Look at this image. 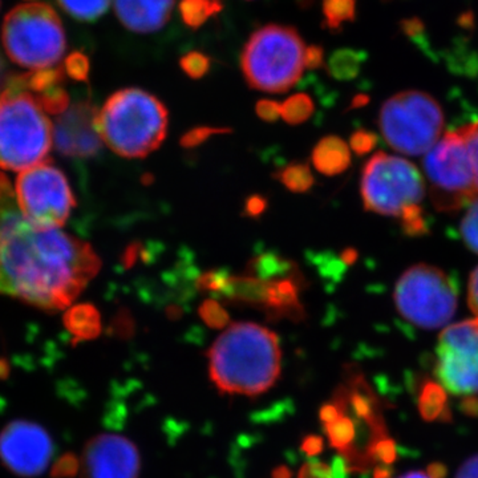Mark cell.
I'll return each instance as SVG.
<instances>
[{
    "label": "cell",
    "instance_id": "6da1fadb",
    "mask_svg": "<svg viewBox=\"0 0 478 478\" xmlns=\"http://www.w3.org/2000/svg\"><path fill=\"white\" fill-rule=\"evenodd\" d=\"M100 267L88 243L29 223L10 181L0 173V296L59 312L80 296Z\"/></svg>",
    "mask_w": 478,
    "mask_h": 478
},
{
    "label": "cell",
    "instance_id": "7a4b0ae2",
    "mask_svg": "<svg viewBox=\"0 0 478 478\" xmlns=\"http://www.w3.org/2000/svg\"><path fill=\"white\" fill-rule=\"evenodd\" d=\"M209 372L221 393L254 398L277 383L282 366L280 339L261 324H231L210 348Z\"/></svg>",
    "mask_w": 478,
    "mask_h": 478
},
{
    "label": "cell",
    "instance_id": "3957f363",
    "mask_svg": "<svg viewBox=\"0 0 478 478\" xmlns=\"http://www.w3.org/2000/svg\"><path fill=\"white\" fill-rule=\"evenodd\" d=\"M102 142L124 158H144L166 137L169 112L155 94L140 88L115 92L97 113Z\"/></svg>",
    "mask_w": 478,
    "mask_h": 478
},
{
    "label": "cell",
    "instance_id": "277c9868",
    "mask_svg": "<svg viewBox=\"0 0 478 478\" xmlns=\"http://www.w3.org/2000/svg\"><path fill=\"white\" fill-rule=\"evenodd\" d=\"M426 185L417 167L398 156L377 152L363 169L361 198L369 212L396 218L405 233L426 231L423 204Z\"/></svg>",
    "mask_w": 478,
    "mask_h": 478
},
{
    "label": "cell",
    "instance_id": "5b68a950",
    "mask_svg": "<svg viewBox=\"0 0 478 478\" xmlns=\"http://www.w3.org/2000/svg\"><path fill=\"white\" fill-rule=\"evenodd\" d=\"M306 43L298 29L264 24L248 36L240 53V69L248 86L266 93H285L306 69Z\"/></svg>",
    "mask_w": 478,
    "mask_h": 478
},
{
    "label": "cell",
    "instance_id": "8992f818",
    "mask_svg": "<svg viewBox=\"0 0 478 478\" xmlns=\"http://www.w3.org/2000/svg\"><path fill=\"white\" fill-rule=\"evenodd\" d=\"M2 42L11 61L32 71L53 69L67 50L61 18L42 2L12 8L3 20Z\"/></svg>",
    "mask_w": 478,
    "mask_h": 478
},
{
    "label": "cell",
    "instance_id": "52a82bcc",
    "mask_svg": "<svg viewBox=\"0 0 478 478\" xmlns=\"http://www.w3.org/2000/svg\"><path fill=\"white\" fill-rule=\"evenodd\" d=\"M0 93V169L23 172L45 161L53 145V124L35 94Z\"/></svg>",
    "mask_w": 478,
    "mask_h": 478
},
{
    "label": "cell",
    "instance_id": "ba28073f",
    "mask_svg": "<svg viewBox=\"0 0 478 478\" xmlns=\"http://www.w3.org/2000/svg\"><path fill=\"white\" fill-rule=\"evenodd\" d=\"M379 128L383 139L396 152L426 155L442 139L444 113L425 92H400L380 108Z\"/></svg>",
    "mask_w": 478,
    "mask_h": 478
},
{
    "label": "cell",
    "instance_id": "9c48e42d",
    "mask_svg": "<svg viewBox=\"0 0 478 478\" xmlns=\"http://www.w3.org/2000/svg\"><path fill=\"white\" fill-rule=\"evenodd\" d=\"M432 204L442 213L458 212L478 198L474 159L463 128L448 132L425 155Z\"/></svg>",
    "mask_w": 478,
    "mask_h": 478
},
{
    "label": "cell",
    "instance_id": "30bf717a",
    "mask_svg": "<svg viewBox=\"0 0 478 478\" xmlns=\"http://www.w3.org/2000/svg\"><path fill=\"white\" fill-rule=\"evenodd\" d=\"M396 309L405 320L418 328L447 326L458 310V291L450 278L439 267L416 264L396 283Z\"/></svg>",
    "mask_w": 478,
    "mask_h": 478
},
{
    "label": "cell",
    "instance_id": "8fae6325",
    "mask_svg": "<svg viewBox=\"0 0 478 478\" xmlns=\"http://www.w3.org/2000/svg\"><path fill=\"white\" fill-rule=\"evenodd\" d=\"M15 196L24 217L45 231L61 228L75 207V197L66 175L50 161L20 172Z\"/></svg>",
    "mask_w": 478,
    "mask_h": 478
},
{
    "label": "cell",
    "instance_id": "7c38bea8",
    "mask_svg": "<svg viewBox=\"0 0 478 478\" xmlns=\"http://www.w3.org/2000/svg\"><path fill=\"white\" fill-rule=\"evenodd\" d=\"M437 379L453 395L478 393V318L447 327L436 347Z\"/></svg>",
    "mask_w": 478,
    "mask_h": 478
},
{
    "label": "cell",
    "instance_id": "4fadbf2b",
    "mask_svg": "<svg viewBox=\"0 0 478 478\" xmlns=\"http://www.w3.org/2000/svg\"><path fill=\"white\" fill-rule=\"evenodd\" d=\"M53 455V440L37 424L16 420L0 432V460L16 476H40Z\"/></svg>",
    "mask_w": 478,
    "mask_h": 478
},
{
    "label": "cell",
    "instance_id": "5bb4252c",
    "mask_svg": "<svg viewBox=\"0 0 478 478\" xmlns=\"http://www.w3.org/2000/svg\"><path fill=\"white\" fill-rule=\"evenodd\" d=\"M80 471L81 478H139V450L126 437L100 434L85 445Z\"/></svg>",
    "mask_w": 478,
    "mask_h": 478
},
{
    "label": "cell",
    "instance_id": "9a60e30c",
    "mask_svg": "<svg viewBox=\"0 0 478 478\" xmlns=\"http://www.w3.org/2000/svg\"><path fill=\"white\" fill-rule=\"evenodd\" d=\"M97 113L99 110L93 104L80 101L59 115L53 128V142L63 155L88 158L101 150Z\"/></svg>",
    "mask_w": 478,
    "mask_h": 478
},
{
    "label": "cell",
    "instance_id": "2e32d148",
    "mask_svg": "<svg viewBox=\"0 0 478 478\" xmlns=\"http://www.w3.org/2000/svg\"><path fill=\"white\" fill-rule=\"evenodd\" d=\"M174 0H115L118 20L136 34L158 32L169 21Z\"/></svg>",
    "mask_w": 478,
    "mask_h": 478
},
{
    "label": "cell",
    "instance_id": "e0dca14e",
    "mask_svg": "<svg viewBox=\"0 0 478 478\" xmlns=\"http://www.w3.org/2000/svg\"><path fill=\"white\" fill-rule=\"evenodd\" d=\"M304 278H280L270 280L269 296L263 312L271 320L291 319L294 321L302 320L306 317L304 306L299 301V290Z\"/></svg>",
    "mask_w": 478,
    "mask_h": 478
},
{
    "label": "cell",
    "instance_id": "ac0fdd59",
    "mask_svg": "<svg viewBox=\"0 0 478 478\" xmlns=\"http://www.w3.org/2000/svg\"><path fill=\"white\" fill-rule=\"evenodd\" d=\"M312 164L321 174H340V173L345 172L350 167V148L339 137H324L314 148Z\"/></svg>",
    "mask_w": 478,
    "mask_h": 478
},
{
    "label": "cell",
    "instance_id": "d6986e66",
    "mask_svg": "<svg viewBox=\"0 0 478 478\" xmlns=\"http://www.w3.org/2000/svg\"><path fill=\"white\" fill-rule=\"evenodd\" d=\"M269 296V282L258 278L245 275V277L229 278L228 288L221 299L245 304L254 309L263 310Z\"/></svg>",
    "mask_w": 478,
    "mask_h": 478
},
{
    "label": "cell",
    "instance_id": "ffe728a7",
    "mask_svg": "<svg viewBox=\"0 0 478 478\" xmlns=\"http://www.w3.org/2000/svg\"><path fill=\"white\" fill-rule=\"evenodd\" d=\"M247 271L250 277L266 282L280 278H299L296 264L274 253L262 254L251 259Z\"/></svg>",
    "mask_w": 478,
    "mask_h": 478
},
{
    "label": "cell",
    "instance_id": "44dd1931",
    "mask_svg": "<svg viewBox=\"0 0 478 478\" xmlns=\"http://www.w3.org/2000/svg\"><path fill=\"white\" fill-rule=\"evenodd\" d=\"M64 321L77 340L96 339L101 332V319L92 304H80L69 310Z\"/></svg>",
    "mask_w": 478,
    "mask_h": 478
},
{
    "label": "cell",
    "instance_id": "7402d4cb",
    "mask_svg": "<svg viewBox=\"0 0 478 478\" xmlns=\"http://www.w3.org/2000/svg\"><path fill=\"white\" fill-rule=\"evenodd\" d=\"M324 431L331 447L339 450L344 460H347L352 453L353 445L358 442L359 428L355 420L342 410V415L334 423L324 425Z\"/></svg>",
    "mask_w": 478,
    "mask_h": 478
},
{
    "label": "cell",
    "instance_id": "603a6c76",
    "mask_svg": "<svg viewBox=\"0 0 478 478\" xmlns=\"http://www.w3.org/2000/svg\"><path fill=\"white\" fill-rule=\"evenodd\" d=\"M418 410L426 421L447 420L450 413L444 387L437 383L426 382L418 395Z\"/></svg>",
    "mask_w": 478,
    "mask_h": 478
},
{
    "label": "cell",
    "instance_id": "cb8c5ba5",
    "mask_svg": "<svg viewBox=\"0 0 478 478\" xmlns=\"http://www.w3.org/2000/svg\"><path fill=\"white\" fill-rule=\"evenodd\" d=\"M366 55L361 51L352 48H342L331 53L327 61V72L334 79L347 81L355 79L361 69Z\"/></svg>",
    "mask_w": 478,
    "mask_h": 478
},
{
    "label": "cell",
    "instance_id": "d4e9b609",
    "mask_svg": "<svg viewBox=\"0 0 478 478\" xmlns=\"http://www.w3.org/2000/svg\"><path fill=\"white\" fill-rule=\"evenodd\" d=\"M223 10V0H181L180 16L186 27L198 29Z\"/></svg>",
    "mask_w": 478,
    "mask_h": 478
},
{
    "label": "cell",
    "instance_id": "484cf974",
    "mask_svg": "<svg viewBox=\"0 0 478 478\" xmlns=\"http://www.w3.org/2000/svg\"><path fill=\"white\" fill-rule=\"evenodd\" d=\"M324 27L328 31H342L345 24L351 23L356 18V0H323Z\"/></svg>",
    "mask_w": 478,
    "mask_h": 478
},
{
    "label": "cell",
    "instance_id": "4316f807",
    "mask_svg": "<svg viewBox=\"0 0 478 478\" xmlns=\"http://www.w3.org/2000/svg\"><path fill=\"white\" fill-rule=\"evenodd\" d=\"M275 178L293 193H306L314 186L315 178L309 165L291 162L275 173Z\"/></svg>",
    "mask_w": 478,
    "mask_h": 478
},
{
    "label": "cell",
    "instance_id": "83f0119b",
    "mask_svg": "<svg viewBox=\"0 0 478 478\" xmlns=\"http://www.w3.org/2000/svg\"><path fill=\"white\" fill-rule=\"evenodd\" d=\"M314 110L315 104L309 94L296 93L280 104V117L290 126H299L309 120Z\"/></svg>",
    "mask_w": 478,
    "mask_h": 478
},
{
    "label": "cell",
    "instance_id": "f1b7e54d",
    "mask_svg": "<svg viewBox=\"0 0 478 478\" xmlns=\"http://www.w3.org/2000/svg\"><path fill=\"white\" fill-rule=\"evenodd\" d=\"M58 3L77 20L96 21L107 12L110 0H58Z\"/></svg>",
    "mask_w": 478,
    "mask_h": 478
},
{
    "label": "cell",
    "instance_id": "f546056e",
    "mask_svg": "<svg viewBox=\"0 0 478 478\" xmlns=\"http://www.w3.org/2000/svg\"><path fill=\"white\" fill-rule=\"evenodd\" d=\"M66 77V71L61 67L59 69H37V71L26 74V89L27 91L36 92L37 94L61 85Z\"/></svg>",
    "mask_w": 478,
    "mask_h": 478
},
{
    "label": "cell",
    "instance_id": "4dcf8cb0",
    "mask_svg": "<svg viewBox=\"0 0 478 478\" xmlns=\"http://www.w3.org/2000/svg\"><path fill=\"white\" fill-rule=\"evenodd\" d=\"M180 67L186 77L199 80L207 77L212 69V58L201 51H190L181 56Z\"/></svg>",
    "mask_w": 478,
    "mask_h": 478
},
{
    "label": "cell",
    "instance_id": "1f68e13d",
    "mask_svg": "<svg viewBox=\"0 0 478 478\" xmlns=\"http://www.w3.org/2000/svg\"><path fill=\"white\" fill-rule=\"evenodd\" d=\"M229 278L231 275L225 270H210L197 280L196 286L202 293H209L213 298L221 299L228 288Z\"/></svg>",
    "mask_w": 478,
    "mask_h": 478
},
{
    "label": "cell",
    "instance_id": "d6a6232c",
    "mask_svg": "<svg viewBox=\"0 0 478 478\" xmlns=\"http://www.w3.org/2000/svg\"><path fill=\"white\" fill-rule=\"evenodd\" d=\"M36 99L43 109L53 115H61L69 108V93L61 88V85L36 94Z\"/></svg>",
    "mask_w": 478,
    "mask_h": 478
},
{
    "label": "cell",
    "instance_id": "836d02e7",
    "mask_svg": "<svg viewBox=\"0 0 478 478\" xmlns=\"http://www.w3.org/2000/svg\"><path fill=\"white\" fill-rule=\"evenodd\" d=\"M199 317L209 328L223 329L231 323L228 312L215 299H207L199 307Z\"/></svg>",
    "mask_w": 478,
    "mask_h": 478
},
{
    "label": "cell",
    "instance_id": "e575fe53",
    "mask_svg": "<svg viewBox=\"0 0 478 478\" xmlns=\"http://www.w3.org/2000/svg\"><path fill=\"white\" fill-rule=\"evenodd\" d=\"M460 233L466 245L478 254V198L469 205L461 221Z\"/></svg>",
    "mask_w": 478,
    "mask_h": 478
},
{
    "label": "cell",
    "instance_id": "d590c367",
    "mask_svg": "<svg viewBox=\"0 0 478 478\" xmlns=\"http://www.w3.org/2000/svg\"><path fill=\"white\" fill-rule=\"evenodd\" d=\"M231 134V129L215 128V126H197V128L190 129L181 137L180 144L185 150H193V148L199 147V145L207 142L210 137L215 136V134Z\"/></svg>",
    "mask_w": 478,
    "mask_h": 478
},
{
    "label": "cell",
    "instance_id": "8d00e7d4",
    "mask_svg": "<svg viewBox=\"0 0 478 478\" xmlns=\"http://www.w3.org/2000/svg\"><path fill=\"white\" fill-rule=\"evenodd\" d=\"M64 71L69 77L77 81H88L91 61L88 56L80 51L69 53L64 61Z\"/></svg>",
    "mask_w": 478,
    "mask_h": 478
},
{
    "label": "cell",
    "instance_id": "74e56055",
    "mask_svg": "<svg viewBox=\"0 0 478 478\" xmlns=\"http://www.w3.org/2000/svg\"><path fill=\"white\" fill-rule=\"evenodd\" d=\"M371 460L380 461V463L390 466L396 460V445L390 437L379 440L371 450Z\"/></svg>",
    "mask_w": 478,
    "mask_h": 478
},
{
    "label": "cell",
    "instance_id": "f35d334b",
    "mask_svg": "<svg viewBox=\"0 0 478 478\" xmlns=\"http://www.w3.org/2000/svg\"><path fill=\"white\" fill-rule=\"evenodd\" d=\"M113 329L121 339H131L136 331V321L128 310H121L113 321Z\"/></svg>",
    "mask_w": 478,
    "mask_h": 478
},
{
    "label": "cell",
    "instance_id": "ab89813d",
    "mask_svg": "<svg viewBox=\"0 0 478 478\" xmlns=\"http://www.w3.org/2000/svg\"><path fill=\"white\" fill-rule=\"evenodd\" d=\"M80 469V461L77 456L69 453L63 456L53 466V477L55 478H72L77 476Z\"/></svg>",
    "mask_w": 478,
    "mask_h": 478
},
{
    "label": "cell",
    "instance_id": "60d3db41",
    "mask_svg": "<svg viewBox=\"0 0 478 478\" xmlns=\"http://www.w3.org/2000/svg\"><path fill=\"white\" fill-rule=\"evenodd\" d=\"M377 144V137L371 132L361 131L355 132V134L351 136L350 145L351 150L356 153V155L361 156L369 153L372 148Z\"/></svg>",
    "mask_w": 478,
    "mask_h": 478
},
{
    "label": "cell",
    "instance_id": "b9f144b4",
    "mask_svg": "<svg viewBox=\"0 0 478 478\" xmlns=\"http://www.w3.org/2000/svg\"><path fill=\"white\" fill-rule=\"evenodd\" d=\"M256 116L266 123H275L280 117V104L274 100H259L255 105Z\"/></svg>",
    "mask_w": 478,
    "mask_h": 478
},
{
    "label": "cell",
    "instance_id": "7bdbcfd3",
    "mask_svg": "<svg viewBox=\"0 0 478 478\" xmlns=\"http://www.w3.org/2000/svg\"><path fill=\"white\" fill-rule=\"evenodd\" d=\"M331 466L320 463L315 458H310L299 471L298 478H331Z\"/></svg>",
    "mask_w": 478,
    "mask_h": 478
},
{
    "label": "cell",
    "instance_id": "ee69618b",
    "mask_svg": "<svg viewBox=\"0 0 478 478\" xmlns=\"http://www.w3.org/2000/svg\"><path fill=\"white\" fill-rule=\"evenodd\" d=\"M267 201L261 194H253L245 202V215L250 218H258L266 212Z\"/></svg>",
    "mask_w": 478,
    "mask_h": 478
},
{
    "label": "cell",
    "instance_id": "f6af8a7d",
    "mask_svg": "<svg viewBox=\"0 0 478 478\" xmlns=\"http://www.w3.org/2000/svg\"><path fill=\"white\" fill-rule=\"evenodd\" d=\"M464 131H466V142H468L469 150H471L472 159H474L478 188V123L464 126Z\"/></svg>",
    "mask_w": 478,
    "mask_h": 478
},
{
    "label": "cell",
    "instance_id": "bcb514c9",
    "mask_svg": "<svg viewBox=\"0 0 478 478\" xmlns=\"http://www.w3.org/2000/svg\"><path fill=\"white\" fill-rule=\"evenodd\" d=\"M324 442L320 436H315V434H310V436L304 437L302 442L301 450L309 458H315L317 456L323 452Z\"/></svg>",
    "mask_w": 478,
    "mask_h": 478
},
{
    "label": "cell",
    "instance_id": "7dc6e473",
    "mask_svg": "<svg viewBox=\"0 0 478 478\" xmlns=\"http://www.w3.org/2000/svg\"><path fill=\"white\" fill-rule=\"evenodd\" d=\"M324 64L323 47L317 45H312L307 47L306 51V67L309 69H317Z\"/></svg>",
    "mask_w": 478,
    "mask_h": 478
},
{
    "label": "cell",
    "instance_id": "c3c4849f",
    "mask_svg": "<svg viewBox=\"0 0 478 478\" xmlns=\"http://www.w3.org/2000/svg\"><path fill=\"white\" fill-rule=\"evenodd\" d=\"M291 407V404H288V400L283 402H278L277 407L271 410V412H261L256 413L254 416V421H258V423H266V421L275 420V418L280 417V416L285 415L286 412H288V408Z\"/></svg>",
    "mask_w": 478,
    "mask_h": 478
},
{
    "label": "cell",
    "instance_id": "681fc988",
    "mask_svg": "<svg viewBox=\"0 0 478 478\" xmlns=\"http://www.w3.org/2000/svg\"><path fill=\"white\" fill-rule=\"evenodd\" d=\"M468 304L478 318V267L474 270L468 282Z\"/></svg>",
    "mask_w": 478,
    "mask_h": 478
},
{
    "label": "cell",
    "instance_id": "f907efd6",
    "mask_svg": "<svg viewBox=\"0 0 478 478\" xmlns=\"http://www.w3.org/2000/svg\"><path fill=\"white\" fill-rule=\"evenodd\" d=\"M340 415H342V409H340L339 405L335 401L324 404L320 408V412H319V417H320L323 425H328V424L334 423Z\"/></svg>",
    "mask_w": 478,
    "mask_h": 478
},
{
    "label": "cell",
    "instance_id": "816d5d0a",
    "mask_svg": "<svg viewBox=\"0 0 478 478\" xmlns=\"http://www.w3.org/2000/svg\"><path fill=\"white\" fill-rule=\"evenodd\" d=\"M456 478H478V455L463 464Z\"/></svg>",
    "mask_w": 478,
    "mask_h": 478
},
{
    "label": "cell",
    "instance_id": "f5cc1de1",
    "mask_svg": "<svg viewBox=\"0 0 478 478\" xmlns=\"http://www.w3.org/2000/svg\"><path fill=\"white\" fill-rule=\"evenodd\" d=\"M348 471L350 469H348L347 463H345L343 456H335L332 458L331 478H348Z\"/></svg>",
    "mask_w": 478,
    "mask_h": 478
},
{
    "label": "cell",
    "instance_id": "db71d44e",
    "mask_svg": "<svg viewBox=\"0 0 478 478\" xmlns=\"http://www.w3.org/2000/svg\"><path fill=\"white\" fill-rule=\"evenodd\" d=\"M140 254H142V246H140V243H132V245H129L123 255L124 266H134L137 259L140 258Z\"/></svg>",
    "mask_w": 478,
    "mask_h": 478
},
{
    "label": "cell",
    "instance_id": "11a10c76",
    "mask_svg": "<svg viewBox=\"0 0 478 478\" xmlns=\"http://www.w3.org/2000/svg\"><path fill=\"white\" fill-rule=\"evenodd\" d=\"M461 410L466 415L478 416V399L474 398V396L464 399L463 402H461Z\"/></svg>",
    "mask_w": 478,
    "mask_h": 478
},
{
    "label": "cell",
    "instance_id": "9f6ffc18",
    "mask_svg": "<svg viewBox=\"0 0 478 478\" xmlns=\"http://www.w3.org/2000/svg\"><path fill=\"white\" fill-rule=\"evenodd\" d=\"M426 474L429 478H445L447 477V466L440 463H433L426 468Z\"/></svg>",
    "mask_w": 478,
    "mask_h": 478
},
{
    "label": "cell",
    "instance_id": "6f0895ef",
    "mask_svg": "<svg viewBox=\"0 0 478 478\" xmlns=\"http://www.w3.org/2000/svg\"><path fill=\"white\" fill-rule=\"evenodd\" d=\"M272 478H293V472L288 466H280L272 471Z\"/></svg>",
    "mask_w": 478,
    "mask_h": 478
},
{
    "label": "cell",
    "instance_id": "680465c9",
    "mask_svg": "<svg viewBox=\"0 0 478 478\" xmlns=\"http://www.w3.org/2000/svg\"><path fill=\"white\" fill-rule=\"evenodd\" d=\"M393 474V469L390 466H377L374 471V478H391Z\"/></svg>",
    "mask_w": 478,
    "mask_h": 478
},
{
    "label": "cell",
    "instance_id": "91938a15",
    "mask_svg": "<svg viewBox=\"0 0 478 478\" xmlns=\"http://www.w3.org/2000/svg\"><path fill=\"white\" fill-rule=\"evenodd\" d=\"M399 478H429L428 474L424 472H409V474H404V476Z\"/></svg>",
    "mask_w": 478,
    "mask_h": 478
},
{
    "label": "cell",
    "instance_id": "94428289",
    "mask_svg": "<svg viewBox=\"0 0 478 478\" xmlns=\"http://www.w3.org/2000/svg\"><path fill=\"white\" fill-rule=\"evenodd\" d=\"M4 79H3V61L2 56H0V88H2L3 83H4Z\"/></svg>",
    "mask_w": 478,
    "mask_h": 478
},
{
    "label": "cell",
    "instance_id": "6125c7cd",
    "mask_svg": "<svg viewBox=\"0 0 478 478\" xmlns=\"http://www.w3.org/2000/svg\"><path fill=\"white\" fill-rule=\"evenodd\" d=\"M32 2H35V0H32Z\"/></svg>",
    "mask_w": 478,
    "mask_h": 478
}]
</instances>
